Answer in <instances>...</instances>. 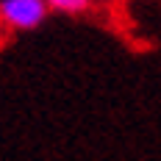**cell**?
Masks as SVG:
<instances>
[{"label": "cell", "instance_id": "obj_1", "mask_svg": "<svg viewBox=\"0 0 161 161\" xmlns=\"http://www.w3.org/2000/svg\"><path fill=\"white\" fill-rule=\"evenodd\" d=\"M45 0H0V22L14 31H33L45 22Z\"/></svg>", "mask_w": 161, "mask_h": 161}, {"label": "cell", "instance_id": "obj_2", "mask_svg": "<svg viewBox=\"0 0 161 161\" xmlns=\"http://www.w3.org/2000/svg\"><path fill=\"white\" fill-rule=\"evenodd\" d=\"M47 3V11H61V14H83L89 11L92 0H45Z\"/></svg>", "mask_w": 161, "mask_h": 161}]
</instances>
